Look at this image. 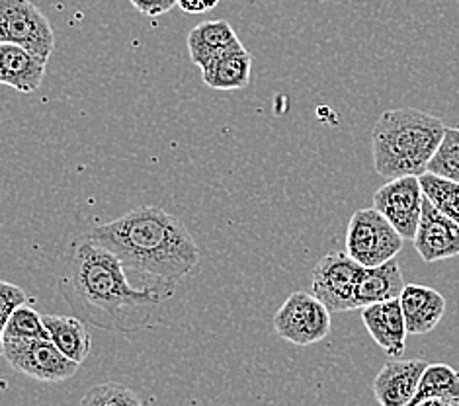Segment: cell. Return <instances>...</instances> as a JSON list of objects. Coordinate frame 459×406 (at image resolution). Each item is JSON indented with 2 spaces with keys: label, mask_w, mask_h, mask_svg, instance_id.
<instances>
[{
  "label": "cell",
  "mask_w": 459,
  "mask_h": 406,
  "mask_svg": "<svg viewBox=\"0 0 459 406\" xmlns=\"http://www.w3.org/2000/svg\"><path fill=\"white\" fill-rule=\"evenodd\" d=\"M82 406H135L141 404V399L137 394L119 385V383H102L86 391L84 397L81 399Z\"/></svg>",
  "instance_id": "obj_22"
},
{
  "label": "cell",
  "mask_w": 459,
  "mask_h": 406,
  "mask_svg": "<svg viewBox=\"0 0 459 406\" xmlns=\"http://www.w3.org/2000/svg\"><path fill=\"white\" fill-rule=\"evenodd\" d=\"M43 326L48 328L51 342L69 359L82 364L92 350V338L86 323L79 316L67 315H41Z\"/></svg>",
  "instance_id": "obj_18"
},
{
  "label": "cell",
  "mask_w": 459,
  "mask_h": 406,
  "mask_svg": "<svg viewBox=\"0 0 459 406\" xmlns=\"http://www.w3.org/2000/svg\"><path fill=\"white\" fill-rule=\"evenodd\" d=\"M276 334L295 346L321 342L331 333V311L307 291H293L272 321Z\"/></svg>",
  "instance_id": "obj_6"
},
{
  "label": "cell",
  "mask_w": 459,
  "mask_h": 406,
  "mask_svg": "<svg viewBox=\"0 0 459 406\" xmlns=\"http://www.w3.org/2000/svg\"><path fill=\"white\" fill-rule=\"evenodd\" d=\"M137 13L151 16V18H157L167 14L172 10V6H177L178 0H129Z\"/></svg>",
  "instance_id": "obj_25"
},
{
  "label": "cell",
  "mask_w": 459,
  "mask_h": 406,
  "mask_svg": "<svg viewBox=\"0 0 459 406\" xmlns=\"http://www.w3.org/2000/svg\"><path fill=\"white\" fill-rule=\"evenodd\" d=\"M3 356L10 367L41 383L69 381L79 371V364L65 356L49 338L4 334Z\"/></svg>",
  "instance_id": "obj_4"
},
{
  "label": "cell",
  "mask_w": 459,
  "mask_h": 406,
  "mask_svg": "<svg viewBox=\"0 0 459 406\" xmlns=\"http://www.w3.org/2000/svg\"><path fill=\"white\" fill-rule=\"evenodd\" d=\"M238 43L240 39L237 38L233 26L225 20L202 22V24L190 31L188 39H186L190 59L198 67H204L207 61H212L217 55L238 46Z\"/></svg>",
  "instance_id": "obj_17"
},
{
  "label": "cell",
  "mask_w": 459,
  "mask_h": 406,
  "mask_svg": "<svg viewBox=\"0 0 459 406\" xmlns=\"http://www.w3.org/2000/svg\"><path fill=\"white\" fill-rule=\"evenodd\" d=\"M4 334L26 336V338H49L48 328L43 326L41 315L31 309L28 303L16 307L14 313L10 315L6 328H4Z\"/></svg>",
  "instance_id": "obj_23"
},
{
  "label": "cell",
  "mask_w": 459,
  "mask_h": 406,
  "mask_svg": "<svg viewBox=\"0 0 459 406\" xmlns=\"http://www.w3.org/2000/svg\"><path fill=\"white\" fill-rule=\"evenodd\" d=\"M412 243L426 264L459 256V223L442 213L424 195L419 227Z\"/></svg>",
  "instance_id": "obj_10"
},
{
  "label": "cell",
  "mask_w": 459,
  "mask_h": 406,
  "mask_svg": "<svg viewBox=\"0 0 459 406\" xmlns=\"http://www.w3.org/2000/svg\"><path fill=\"white\" fill-rule=\"evenodd\" d=\"M57 285L65 303L86 324L112 333H137L157 323L174 291L134 285L114 252L91 235L73 238L59 260Z\"/></svg>",
  "instance_id": "obj_1"
},
{
  "label": "cell",
  "mask_w": 459,
  "mask_h": 406,
  "mask_svg": "<svg viewBox=\"0 0 459 406\" xmlns=\"http://www.w3.org/2000/svg\"><path fill=\"white\" fill-rule=\"evenodd\" d=\"M459 406V371L447 364H429L409 406Z\"/></svg>",
  "instance_id": "obj_19"
},
{
  "label": "cell",
  "mask_w": 459,
  "mask_h": 406,
  "mask_svg": "<svg viewBox=\"0 0 459 406\" xmlns=\"http://www.w3.org/2000/svg\"><path fill=\"white\" fill-rule=\"evenodd\" d=\"M404 288V280L397 258H391L384 264L364 268L356 285V309L362 307L397 299Z\"/></svg>",
  "instance_id": "obj_16"
},
{
  "label": "cell",
  "mask_w": 459,
  "mask_h": 406,
  "mask_svg": "<svg viewBox=\"0 0 459 406\" xmlns=\"http://www.w3.org/2000/svg\"><path fill=\"white\" fill-rule=\"evenodd\" d=\"M362 321L369 336L389 358H403L409 331L399 298L362 307Z\"/></svg>",
  "instance_id": "obj_12"
},
{
  "label": "cell",
  "mask_w": 459,
  "mask_h": 406,
  "mask_svg": "<svg viewBox=\"0 0 459 406\" xmlns=\"http://www.w3.org/2000/svg\"><path fill=\"white\" fill-rule=\"evenodd\" d=\"M404 238L376 207L358 210L350 217L346 230V252L358 264L374 268L397 258Z\"/></svg>",
  "instance_id": "obj_5"
},
{
  "label": "cell",
  "mask_w": 459,
  "mask_h": 406,
  "mask_svg": "<svg viewBox=\"0 0 459 406\" xmlns=\"http://www.w3.org/2000/svg\"><path fill=\"white\" fill-rule=\"evenodd\" d=\"M422 192L429 200L438 207L442 213H446L455 223H459V182L438 177L426 170L419 177Z\"/></svg>",
  "instance_id": "obj_20"
},
{
  "label": "cell",
  "mask_w": 459,
  "mask_h": 406,
  "mask_svg": "<svg viewBox=\"0 0 459 406\" xmlns=\"http://www.w3.org/2000/svg\"><path fill=\"white\" fill-rule=\"evenodd\" d=\"M364 266L348 252H331L316 262L311 278V293L326 305L331 313L356 309V285Z\"/></svg>",
  "instance_id": "obj_8"
},
{
  "label": "cell",
  "mask_w": 459,
  "mask_h": 406,
  "mask_svg": "<svg viewBox=\"0 0 459 406\" xmlns=\"http://www.w3.org/2000/svg\"><path fill=\"white\" fill-rule=\"evenodd\" d=\"M446 125L417 108L387 109L371 131L376 172L384 178L420 177L438 149Z\"/></svg>",
  "instance_id": "obj_3"
},
{
  "label": "cell",
  "mask_w": 459,
  "mask_h": 406,
  "mask_svg": "<svg viewBox=\"0 0 459 406\" xmlns=\"http://www.w3.org/2000/svg\"><path fill=\"white\" fill-rule=\"evenodd\" d=\"M429 172L459 182V127H446L440 145L429 162Z\"/></svg>",
  "instance_id": "obj_21"
},
{
  "label": "cell",
  "mask_w": 459,
  "mask_h": 406,
  "mask_svg": "<svg viewBox=\"0 0 459 406\" xmlns=\"http://www.w3.org/2000/svg\"><path fill=\"white\" fill-rule=\"evenodd\" d=\"M399 301L409 334L432 333L446 313L444 295L429 285L404 283Z\"/></svg>",
  "instance_id": "obj_14"
},
{
  "label": "cell",
  "mask_w": 459,
  "mask_h": 406,
  "mask_svg": "<svg viewBox=\"0 0 459 406\" xmlns=\"http://www.w3.org/2000/svg\"><path fill=\"white\" fill-rule=\"evenodd\" d=\"M24 303H30V298L24 289L14 283L0 280V354H3V334L8 318L14 313L16 307Z\"/></svg>",
  "instance_id": "obj_24"
},
{
  "label": "cell",
  "mask_w": 459,
  "mask_h": 406,
  "mask_svg": "<svg viewBox=\"0 0 459 406\" xmlns=\"http://www.w3.org/2000/svg\"><path fill=\"white\" fill-rule=\"evenodd\" d=\"M135 273L141 285L177 291L182 278L200 264V248L177 215L145 205L89 233Z\"/></svg>",
  "instance_id": "obj_2"
},
{
  "label": "cell",
  "mask_w": 459,
  "mask_h": 406,
  "mask_svg": "<svg viewBox=\"0 0 459 406\" xmlns=\"http://www.w3.org/2000/svg\"><path fill=\"white\" fill-rule=\"evenodd\" d=\"M202 69V81L213 91H243L250 82L253 71V55L247 51L243 43L217 55L207 61Z\"/></svg>",
  "instance_id": "obj_15"
},
{
  "label": "cell",
  "mask_w": 459,
  "mask_h": 406,
  "mask_svg": "<svg viewBox=\"0 0 459 406\" xmlns=\"http://www.w3.org/2000/svg\"><path fill=\"white\" fill-rule=\"evenodd\" d=\"M0 43H16L49 61L56 36L48 16L31 0H0Z\"/></svg>",
  "instance_id": "obj_7"
},
{
  "label": "cell",
  "mask_w": 459,
  "mask_h": 406,
  "mask_svg": "<svg viewBox=\"0 0 459 406\" xmlns=\"http://www.w3.org/2000/svg\"><path fill=\"white\" fill-rule=\"evenodd\" d=\"M422 200L424 192L419 177H399L381 186L371 202L404 240H412L419 227Z\"/></svg>",
  "instance_id": "obj_9"
},
{
  "label": "cell",
  "mask_w": 459,
  "mask_h": 406,
  "mask_svg": "<svg viewBox=\"0 0 459 406\" xmlns=\"http://www.w3.org/2000/svg\"><path fill=\"white\" fill-rule=\"evenodd\" d=\"M46 69L48 59L16 43H0V84L22 94H31L46 79Z\"/></svg>",
  "instance_id": "obj_13"
},
{
  "label": "cell",
  "mask_w": 459,
  "mask_h": 406,
  "mask_svg": "<svg viewBox=\"0 0 459 406\" xmlns=\"http://www.w3.org/2000/svg\"><path fill=\"white\" fill-rule=\"evenodd\" d=\"M424 359L391 358L374 381V397L381 406H409L419 389Z\"/></svg>",
  "instance_id": "obj_11"
}]
</instances>
